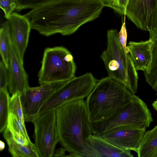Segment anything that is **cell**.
Segmentation results:
<instances>
[{
  "label": "cell",
  "instance_id": "obj_1",
  "mask_svg": "<svg viewBox=\"0 0 157 157\" xmlns=\"http://www.w3.org/2000/svg\"><path fill=\"white\" fill-rule=\"evenodd\" d=\"M104 7L102 0H51L31 10V20L42 35L68 36L98 18Z\"/></svg>",
  "mask_w": 157,
  "mask_h": 157
},
{
  "label": "cell",
  "instance_id": "obj_2",
  "mask_svg": "<svg viewBox=\"0 0 157 157\" xmlns=\"http://www.w3.org/2000/svg\"><path fill=\"white\" fill-rule=\"evenodd\" d=\"M59 142L70 154L82 157L87 140L93 134L84 98L66 102L56 109Z\"/></svg>",
  "mask_w": 157,
  "mask_h": 157
},
{
  "label": "cell",
  "instance_id": "obj_3",
  "mask_svg": "<svg viewBox=\"0 0 157 157\" xmlns=\"http://www.w3.org/2000/svg\"><path fill=\"white\" fill-rule=\"evenodd\" d=\"M132 94L109 76L98 80L85 100L90 123L112 117L127 104Z\"/></svg>",
  "mask_w": 157,
  "mask_h": 157
},
{
  "label": "cell",
  "instance_id": "obj_4",
  "mask_svg": "<svg viewBox=\"0 0 157 157\" xmlns=\"http://www.w3.org/2000/svg\"><path fill=\"white\" fill-rule=\"evenodd\" d=\"M118 33L115 29L108 31L107 48L100 57L109 76L135 94L138 89V74L127 49L118 41Z\"/></svg>",
  "mask_w": 157,
  "mask_h": 157
},
{
  "label": "cell",
  "instance_id": "obj_5",
  "mask_svg": "<svg viewBox=\"0 0 157 157\" xmlns=\"http://www.w3.org/2000/svg\"><path fill=\"white\" fill-rule=\"evenodd\" d=\"M77 67L71 52L63 46L44 51L38 77L40 85L66 82L75 77Z\"/></svg>",
  "mask_w": 157,
  "mask_h": 157
},
{
  "label": "cell",
  "instance_id": "obj_6",
  "mask_svg": "<svg viewBox=\"0 0 157 157\" xmlns=\"http://www.w3.org/2000/svg\"><path fill=\"white\" fill-rule=\"evenodd\" d=\"M153 119L146 103L135 94L120 111L104 121L90 123L92 134L98 136L115 127L129 125L149 127Z\"/></svg>",
  "mask_w": 157,
  "mask_h": 157
},
{
  "label": "cell",
  "instance_id": "obj_7",
  "mask_svg": "<svg viewBox=\"0 0 157 157\" xmlns=\"http://www.w3.org/2000/svg\"><path fill=\"white\" fill-rule=\"evenodd\" d=\"M98 81L90 72L75 77L66 82L51 95L41 107L36 117L72 100L86 98Z\"/></svg>",
  "mask_w": 157,
  "mask_h": 157
},
{
  "label": "cell",
  "instance_id": "obj_8",
  "mask_svg": "<svg viewBox=\"0 0 157 157\" xmlns=\"http://www.w3.org/2000/svg\"><path fill=\"white\" fill-rule=\"evenodd\" d=\"M31 122L34 128V144L40 157H52L59 142L56 109L37 116Z\"/></svg>",
  "mask_w": 157,
  "mask_h": 157
},
{
  "label": "cell",
  "instance_id": "obj_9",
  "mask_svg": "<svg viewBox=\"0 0 157 157\" xmlns=\"http://www.w3.org/2000/svg\"><path fill=\"white\" fill-rule=\"evenodd\" d=\"M66 82H58L28 88L20 94L25 122H31L51 95Z\"/></svg>",
  "mask_w": 157,
  "mask_h": 157
},
{
  "label": "cell",
  "instance_id": "obj_10",
  "mask_svg": "<svg viewBox=\"0 0 157 157\" xmlns=\"http://www.w3.org/2000/svg\"><path fill=\"white\" fill-rule=\"evenodd\" d=\"M125 15L141 30H157V0H128Z\"/></svg>",
  "mask_w": 157,
  "mask_h": 157
},
{
  "label": "cell",
  "instance_id": "obj_11",
  "mask_svg": "<svg viewBox=\"0 0 157 157\" xmlns=\"http://www.w3.org/2000/svg\"><path fill=\"white\" fill-rule=\"evenodd\" d=\"M146 128L138 126L124 125L117 126L98 136L120 148L137 152Z\"/></svg>",
  "mask_w": 157,
  "mask_h": 157
},
{
  "label": "cell",
  "instance_id": "obj_12",
  "mask_svg": "<svg viewBox=\"0 0 157 157\" xmlns=\"http://www.w3.org/2000/svg\"><path fill=\"white\" fill-rule=\"evenodd\" d=\"M14 48L21 64L27 47L31 28L30 23L24 15L13 12L8 20Z\"/></svg>",
  "mask_w": 157,
  "mask_h": 157
},
{
  "label": "cell",
  "instance_id": "obj_13",
  "mask_svg": "<svg viewBox=\"0 0 157 157\" xmlns=\"http://www.w3.org/2000/svg\"><path fill=\"white\" fill-rule=\"evenodd\" d=\"M9 50L7 68L9 91L12 95L16 93L21 94L29 87L28 76L16 53L11 36Z\"/></svg>",
  "mask_w": 157,
  "mask_h": 157
},
{
  "label": "cell",
  "instance_id": "obj_14",
  "mask_svg": "<svg viewBox=\"0 0 157 157\" xmlns=\"http://www.w3.org/2000/svg\"><path fill=\"white\" fill-rule=\"evenodd\" d=\"M131 151L119 148L92 134L86 140L82 157H133Z\"/></svg>",
  "mask_w": 157,
  "mask_h": 157
},
{
  "label": "cell",
  "instance_id": "obj_15",
  "mask_svg": "<svg viewBox=\"0 0 157 157\" xmlns=\"http://www.w3.org/2000/svg\"><path fill=\"white\" fill-rule=\"evenodd\" d=\"M152 42L150 39L139 42L131 41L127 46L136 70L145 71L151 59V47Z\"/></svg>",
  "mask_w": 157,
  "mask_h": 157
},
{
  "label": "cell",
  "instance_id": "obj_16",
  "mask_svg": "<svg viewBox=\"0 0 157 157\" xmlns=\"http://www.w3.org/2000/svg\"><path fill=\"white\" fill-rule=\"evenodd\" d=\"M3 137L8 146V150L13 157H40L34 144L32 142L26 145L20 144L13 139L7 128L4 131Z\"/></svg>",
  "mask_w": 157,
  "mask_h": 157
},
{
  "label": "cell",
  "instance_id": "obj_17",
  "mask_svg": "<svg viewBox=\"0 0 157 157\" xmlns=\"http://www.w3.org/2000/svg\"><path fill=\"white\" fill-rule=\"evenodd\" d=\"M152 41L151 59L144 75L146 82L152 88L157 91V30L149 32Z\"/></svg>",
  "mask_w": 157,
  "mask_h": 157
},
{
  "label": "cell",
  "instance_id": "obj_18",
  "mask_svg": "<svg viewBox=\"0 0 157 157\" xmlns=\"http://www.w3.org/2000/svg\"><path fill=\"white\" fill-rule=\"evenodd\" d=\"M136 153L138 157H157V125L145 132Z\"/></svg>",
  "mask_w": 157,
  "mask_h": 157
},
{
  "label": "cell",
  "instance_id": "obj_19",
  "mask_svg": "<svg viewBox=\"0 0 157 157\" xmlns=\"http://www.w3.org/2000/svg\"><path fill=\"white\" fill-rule=\"evenodd\" d=\"M10 38V24L8 21H6L2 24L0 29V53L2 60L7 69L8 67Z\"/></svg>",
  "mask_w": 157,
  "mask_h": 157
},
{
  "label": "cell",
  "instance_id": "obj_20",
  "mask_svg": "<svg viewBox=\"0 0 157 157\" xmlns=\"http://www.w3.org/2000/svg\"><path fill=\"white\" fill-rule=\"evenodd\" d=\"M7 90H0V132L7 127L9 115V102L10 98Z\"/></svg>",
  "mask_w": 157,
  "mask_h": 157
},
{
  "label": "cell",
  "instance_id": "obj_21",
  "mask_svg": "<svg viewBox=\"0 0 157 157\" xmlns=\"http://www.w3.org/2000/svg\"><path fill=\"white\" fill-rule=\"evenodd\" d=\"M9 113L16 116L25 124L20 94L16 93L10 97L9 102Z\"/></svg>",
  "mask_w": 157,
  "mask_h": 157
},
{
  "label": "cell",
  "instance_id": "obj_22",
  "mask_svg": "<svg viewBox=\"0 0 157 157\" xmlns=\"http://www.w3.org/2000/svg\"><path fill=\"white\" fill-rule=\"evenodd\" d=\"M7 127L12 128L22 134L29 142H31L28 135L25 124L16 116L10 113L9 114Z\"/></svg>",
  "mask_w": 157,
  "mask_h": 157
},
{
  "label": "cell",
  "instance_id": "obj_23",
  "mask_svg": "<svg viewBox=\"0 0 157 157\" xmlns=\"http://www.w3.org/2000/svg\"><path fill=\"white\" fill-rule=\"evenodd\" d=\"M104 6L113 9L117 13L125 15L128 0H102Z\"/></svg>",
  "mask_w": 157,
  "mask_h": 157
},
{
  "label": "cell",
  "instance_id": "obj_24",
  "mask_svg": "<svg viewBox=\"0 0 157 157\" xmlns=\"http://www.w3.org/2000/svg\"><path fill=\"white\" fill-rule=\"evenodd\" d=\"M51 0H16V10L20 11L24 9H33Z\"/></svg>",
  "mask_w": 157,
  "mask_h": 157
},
{
  "label": "cell",
  "instance_id": "obj_25",
  "mask_svg": "<svg viewBox=\"0 0 157 157\" xmlns=\"http://www.w3.org/2000/svg\"><path fill=\"white\" fill-rule=\"evenodd\" d=\"M0 6L4 12L5 17L8 20L17 7L16 0H0Z\"/></svg>",
  "mask_w": 157,
  "mask_h": 157
},
{
  "label": "cell",
  "instance_id": "obj_26",
  "mask_svg": "<svg viewBox=\"0 0 157 157\" xmlns=\"http://www.w3.org/2000/svg\"><path fill=\"white\" fill-rule=\"evenodd\" d=\"M9 79L7 69L2 60L0 62V90H7Z\"/></svg>",
  "mask_w": 157,
  "mask_h": 157
},
{
  "label": "cell",
  "instance_id": "obj_27",
  "mask_svg": "<svg viewBox=\"0 0 157 157\" xmlns=\"http://www.w3.org/2000/svg\"><path fill=\"white\" fill-rule=\"evenodd\" d=\"M124 15V21L121 29L118 33L117 36L118 41L122 46L125 49H127V32L125 26V17Z\"/></svg>",
  "mask_w": 157,
  "mask_h": 157
},
{
  "label": "cell",
  "instance_id": "obj_28",
  "mask_svg": "<svg viewBox=\"0 0 157 157\" xmlns=\"http://www.w3.org/2000/svg\"><path fill=\"white\" fill-rule=\"evenodd\" d=\"M6 128L9 130L13 140L17 143L25 145L30 143L29 142L22 134L12 128L7 127Z\"/></svg>",
  "mask_w": 157,
  "mask_h": 157
},
{
  "label": "cell",
  "instance_id": "obj_29",
  "mask_svg": "<svg viewBox=\"0 0 157 157\" xmlns=\"http://www.w3.org/2000/svg\"><path fill=\"white\" fill-rule=\"evenodd\" d=\"M66 149L63 147L55 150L52 157H64Z\"/></svg>",
  "mask_w": 157,
  "mask_h": 157
},
{
  "label": "cell",
  "instance_id": "obj_30",
  "mask_svg": "<svg viewBox=\"0 0 157 157\" xmlns=\"http://www.w3.org/2000/svg\"><path fill=\"white\" fill-rule=\"evenodd\" d=\"M5 143L2 140L0 141V151H3L5 148Z\"/></svg>",
  "mask_w": 157,
  "mask_h": 157
},
{
  "label": "cell",
  "instance_id": "obj_31",
  "mask_svg": "<svg viewBox=\"0 0 157 157\" xmlns=\"http://www.w3.org/2000/svg\"><path fill=\"white\" fill-rule=\"evenodd\" d=\"M152 105L154 109L157 111V101H154Z\"/></svg>",
  "mask_w": 157,
  "mask_h": 157
},
{
  "label": "cell",
  "instance_id": "obj_32",
  "mask_svg": "<svg viewBox=\"0 0 157 157\" xmlns=\"http://www.w3.org/2000/svg\"><path fill=\"white\" fill-rule=\"evenodd\" d=\"M156 100V101H157V100Z\"/></svg>",
  "mask_w": 157,
  "mask_h": 157
},
{
  "label": "cell",
  "instance_id": "obj_33",
  "mask_svg": "<svg viewBox=\"0 0 157 157\" xmlns=\"http://www.w3.org/2000/svg\"></svg>",
  "mask_w": 157,
  "mask_h": 157
}]
</instances>
